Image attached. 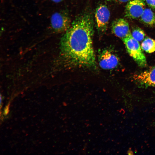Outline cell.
Returning <instances> with one entry per match:
<instances>
[{
  "mask_svg": "<svg viewBox=\"0 0 155 155\" xmlns=\"http://www.w3.org/2000/svg\"><path fill=\"white\" fill-rule=\"evenodd\" d=\"M145 1L129 0L125 7V16L132 19L140 17L146 8Z\"/></svg>",
  "mask_w": 155,
  "mask_h": 155,
  "instance_id": "5b68a950",
  "label": "cell"
},
{
  "mask_svg": "<svg viewBox=\"0 0 155 155\" xmlns=\"http://www.w3.org/2000/svg\"><path fill=\"white\" fill-rule=\"evenodd\" d=\"M55 3H59L61 2L63 0H50Z\"/></svg>",
  "mask_w": 155,
  "mask_h": 155,
  "instance_id": "5bb4252c",
  "label": "cell"
},
{
  "mask_svg": "<svg viewBox=\"0 0 155 155\" xmlns=\"http://www.w3.org/2000/svg\"><path fill=\"white\" fill-rule=\"evenodd\" d=\"M100 67L104 69H111L116 67L118 64V57L108 49L103 50L99 56Z\"/></svg>",
  "mask_w": 155,
  "mask_h": 155,
  "instance_id": "8992f818",
  "label": "cell"
},
{
  "mask_svg": "<svg viewBox=\"0 0 155 155\" xmlns=\"http://www.w3.org/2000/svg\"><path fill=\"white\" fill-rule=\"evenodd\" d=\"M108 1H113L121 3H125L128 1L129 0H106Z\"/></svg>",
  "mask_w": 155,
  "mask_h": 155,
  "instance_id": "4fadbf2b",
  "label": "cell"
},
{
  "mask_svg": "<svg viewBox=\"0 0 155 155\" xmlns=\"http://www.w3.org/2000/svg\"><path fill=\"white\" fill-rule=\"evenodd\" d=\"M71 20L65 11L55 12L50 18V26L52 31L56 33L65 32L70 28Z\"/></svg>",
  "mask_w": 155,
  "mask_h": 155,
  "instance_id": "3957f363",
  "label": "cell"
},
{
  "mask_svg": "<svg viewBox=\"0 0 155 155\" xmlns=\"http://www.w3.org/2000/svg\"><path fill=\"white\" fill-rule=\"evenodd\" d=\"M110 15L109 10L106 5H100L96 8L95 17L96 28L99 32H104L107 30Z\"/></svg>",
  "mask_w": 155,
  "mask_h": 155,
  "instance_id": "277c9868",
  "label": "cell"
},
{
  "mask_svg": "<svg viewBox=\"0 0 155 155\" xmlns=\"http://www.w3.org/2000/svg\"><path fill=\"white\" fill-rule=\"evenodd\" d=\"M134 79L146 86L155 87V67L136 75Z\"/></svg>",
  "mask_w": 155,
  "mask_h": 155,
  "instance_id": "ba28073f",
  "label": "cell"
},
{
  "mask_svg": "<svg viewBox=\"0 0 155 155\" xmlns=\"http://www.w3.org/2000/svg\"><path fill=\"white\" fill-rule=\"evenodd\" d=\"M141 47L146 52L153 53L155 51V40L150 38H147L142 42Z\"/></svg>",
  "mask_w": 155,
  "mask_h": 155,
  "instance_id": "30bf717a",
  "label": "cell"
},
{
  "mask_svg": "<svg viewBox=\"0 0 155 155\" xmlns=\"http://www.w3.org/2000/svg\"><path fill=\"white\" fill-rule=\"evenodd\" d=\"M145 1L149 6L155 10V0H145Z\"/></svg>",
  "mask_w": 155,
  "mask_h": 155,
  "instance_id": "7c38bea8",
  "label": "cell"
},
{
  "mask_svg": "<svg viewBox=\"0 0 155 155\" xmlns=\"http://www.w3.org/2000/svg\"><path fill=\"white\" fill-rule=\"evenodd\" d=\"M131 34L132 36L138 42L144 40L145 36L144 31L140 28L136 26L132 28Z\"/></svg>",
  "mask_w": 155,
  "mask_h": 155,
  "instance_id": "8fae6325",
  "label": "cell"
},
{
  "mask_svg": "<svg viewBox=\"0 0 155 155\" xmlns=\"http://www.w3.org/2000/svg\"><path fill=\"white\" fill-rule=\"evenodd\" d=\"M94 22L92 15L84 13L77 17L61 38V55L69 65L94 67L96 65L92 44Z\"/></svg>",
  "mask_w": 155,
  "mask_h": 155,
  "instance_id": "6da1fadb",
  "label": "cell"
},
{
  "mask_svg": "<svg viewBox=\"0 0 155 155\" xmlns=\"http://www.w3.org/2000/svg\"><path fill=\"white\" fill-rule=\"evenodd\" d=\"M140 20L147 26H155V13L150 9L145 8L140 17Z\"/></svg>",
  "mask_w": 155,
  "mask_h": 155,
  "instance_id": "9c48e42d",
  "label": "cell"
},
{
  "mask_svg": "<svg viewBox=\"0 0 155 155\" xmlns=\"http://www.w3.org/2000/svg\"><path fill=\"white\" fill-rule=\"evenodd\" d=\"M129 55L141 67L147 65L146 58L139 42L132 36L131 33L122 39Z\"/></svg>",
  "mask_w": 155,
  "mask_h": 155,
  "instance_id": "7a4b0ae2",
  "label": "cell"
},
{
  "mask_svg": "<svg viewBox=\"0 0 155 155\" xmlns=\"http://www.w3.org/2000/svg\"><path fill=\"white\" fill-rule=\"evenodd\" d=\"M111 31L113 33L121 40L131 33L128 21L122 18L118 19L113 22L111 26Z\"/></svg>",
  "mask_w": 155,
  "mask_h": 155,
  "instance_id": "52a82bcc",
  "label": "cell"
}]
</instances>
